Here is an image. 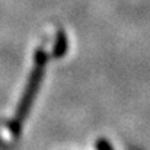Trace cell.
I'll list each match as a JSON object with an SVG mask.
<instances>
[{"label": "cell", "instance_id": "cell-3", "mask_svg": "<svg viewBox=\"0 0 150 150\" xmlns=\"http://www.w3.org/2000/svg\"><path fill=\"white\" fill-rule=\"evenodd\" d=\"M96 147H98V150H112L111 144L108 143V140H99L96 143Z\"/></svg>", "mask_w": 150, "mask_h": 150}, {"label": "cell", "instance_id": "cell-2", "mask_svg": "<svg viewBox=\"0 0 150 150\" xmlns=\"http://www.w3.org/2000/svg\"><path fill=\"white\" fill-rule=\"evenodd\" d=\"M67 50V40H66V35L63 32H58L57 35V42L54 45V55L55 57H61Z\"/></svg>", "mask_w": 150, "mask_h": 150}, {"label": "cell", "instance_id": "cell-1", "mask_svg": "<svg viewBox=\"0 0 150 150\" xmlns=\"http://www.w3.org/2000/svg\"><path fill=\"white\" fill-rule=\"evenodd\" d=\"M45 63H47V54L42 50H38L35 52V61H34V67H32V71L29 74V79H28V83L25 86V91H23V95L18 103V108H16V114L13 117V120L10 121L9 124V131L13 137H18L21 134V130H22V124L23 121L26 120L31 108H32V103L34 99L38 93V89L41 86V80H42V76H44V70H45Z\"/></svg>", "mask_w": 150, "mask_h": 150}]
</instances>
